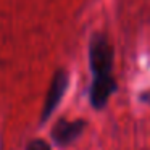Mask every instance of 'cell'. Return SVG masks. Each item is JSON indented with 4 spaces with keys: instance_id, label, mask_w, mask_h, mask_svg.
Masks as SVG:
<instances>
[{
    "instance_id": "1",
    "label": "cell",
    "mask_w": 150,
    "mask_h": 150,
    "mask_svg": "<svg viewBox=\"0 0 150 150\" xmlns=\"http://www.w3.org/2000/svg\"><path fill=\"white\" fill-rule=\"evenodd\" d=\"M89 62L94 78H107L111 76L113 66V49L105 36L95 34L89 45Z\"/></svg>"
},
{
    "instance_id": "2",
    "label": "cell",
    "mask_w": 150,
    "mask_h": 150,
    "mask_svg": "<svg viewBox=\"0 0 150 150\" xmlns=\"http://www.w3.org/2000/svg\"><path fill=\"white\" fill-rule=\"evenodd\" d=\"M66 86H68V76L63 69L55 73L52 79V84L49 87L45 97V103H44V110H42V121H47L50 118V115L55 111V108L58 107L60 100H62L63 94L66 91Z\"/></svg>"
},
{
    "instance_id": "3",
    "label": "cell",
    "mask_w": 150,
    "mask_h": 150,
    "mask_svg": "<svg viewBox=\"0 0 150 150\" xmlns=\"http://www.w3.org/2000/svg\"><path fill=\"white\" fill-rule=\"evenodd\" d=\"M116 91V82L111 76H107V78H94V82H92L91 87V103L94 108L100 110L107 105L108 98L115 94Z\"/></svg>"
},
{
    "instance_id": "4",
    "label": "cell",
    "mask_w": 150,
    "mask_h": 150,
    "mask_svg": "<svg viewBox=\"0 0 150 150\" xmlns=\"http://www.w3.org/2000/svg\"><path fill=\"white\" fill-rule=\"evenodd\" d=\"M84 126H86L84 121L60 120L52 131V137L58 145H68V144H71L74 139H78L81 136Z\"/></svg>"
},
{
    "instance_id": "5",
    "label": "cell",
    "mask_w": 150,
    "mask_h": 150,
    "mask_svg": "<svg viewBox=\"0 0 150 150\" xmlns=\"http://www.w3.org/2000/svg\"><path fill=\"white\" fill-rule=\"evenodd\" d=\"M26 150H50V147H49V144H47V142L37 139V140H33V142L28 144Z\"/></svg>"
},
{
    "instance_id": "6",
    "label": "cell",
    "mask_w": 150,
    "mask_h": 150,
    "mask_svg": "<svg viewBox=\"0 0 150 150\" xmlns=\"http://www.w3.org/2000/svg\"><path fill=\"white\" fill-rule=\"evenodd\" d=\"M140 100H144L145 103H149V105H150V92H145V94L140 95Z\"/></svg>"
}]
</instances>
